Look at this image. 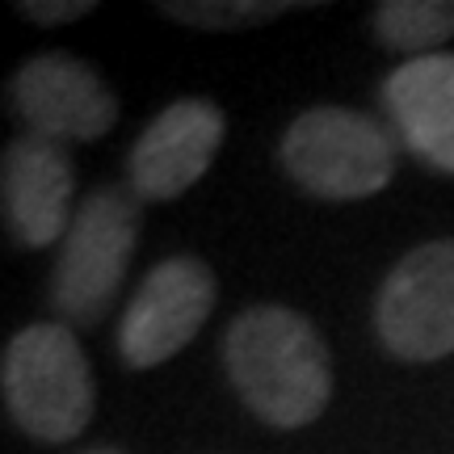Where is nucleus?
<instances>
[{"instance_id":"obj_8","label":"nucleus","mask_w":454,"mask_h":454,"mask_svg":"<svg viewBox=\"0 0 454 454\" xmlns=\"http://www.w3.org/2000/svg\"><path fill=\"white\" fill-rule=\"evenodd\" d=\"M227 135L223 110L207 98H181L164 106L127 156L130 194L139 202H173L211 168Z\"/></svg>"},{"instance_id":"obj_9","label":"nucleus","mask_w":454,"mask_h":454,"mask_svg":"<svg viewBox=\"0 0 454 454\" xmlns=\"http://www.w3.org/2000/svg\"><path fill=\"white\" fill-rule=\"evenodd\" d=\"M76 164L67 144L43 135H17L0 156V202L4 227L21 248H47L72 227Z\"/></svg>"},{"instance_id":"obj_13","label":"nucleus","mask_w":454,"mask_h":454,"mask_svg":"<svg viewBox=\"0 0 454 454\" xmlns=\"http://www.w3.org/2000/svg\"><path fill=\"white\" fill-rule=\"evenodd\" d=\"M21 9V17H30V21H38V26H64V21H76V17L93 13L98 4L93 0H21L17 4Z\"/></svg>"},{"instance_id":"obj_10","label":"nucleus","mask_w":454,"mask_h":454,"mask_svg":"<svg viewBox=\"0 0 454 454\" xmlns=\"http://www.w3.org/2000/svg\"><path fill=\"white\" fill-rule=\"evenodd\" d=\"M383 101L400 144L425 164L454 173V51L400 64L383 81Z\"/></svg>"},{"instance_id":"obj_4","label":"nucleus","mask_w":454,"mask_h":454,"mask_svg":"<svg viewBox=\"0 0 454 454\" xmlns=\"http://www.w3.org/2000/svg\"><path fill=\"white\" fill-rule=\"evenodd\" d=\"M139 240V198L130 190H93L59 244L51 303L67 328H93L114 308Z\"/></svg>"},{"instance_id":"obj_14","label":"nucleus","mask_w":454,"mask_h":454,"mask_svg":"<svg viewBox=\"0 0 454 454\" xmlns=\"http://www.w3.org/2000/svg\"><path fill=\"white\" fill-rule=\"evenodd\" d=\"M101 454H110V450H101Z\"/></svg>"},{"instance_id":"obj_2","label":"nucleus","mask_w":454,"mask_h":454,"mask_svg":"<svg viewBox=\"0 0 454 454\" xmlns=\"http://www.w3.org/2000/svg\"><path fill=\"white\" fill-rule=\"evenodd\" d=\"M0 395L21 434L38 442H72L93 421V371L76 328L64 320L21 328L0 357Z\"/></svg>"},{"instance_id":"obj_7","label":"nucleus","mask_w":454,"mask_h":454,"mask_svg":"<svg viewBox=\"0 0 454 454\" xmlns=\"http://www.w3.org/2000/svg\"><path fill=\"white\" fill-rule=\"evenodd\" d=\"M9 110L26 122V135L55 144H93L118 122L114 89L67 51L34 55L17 67L9 81Z\"/></svg>"},{"instance_id":"obj_11","label":"nucleus","mask_w":454,"mask_h":454,"mask_svg":"<svg viewBox=\"0 0 454 454\" xmlns=\"http://www.w3.org/2000/svg\"><path fill=\"white\" fill-rule=\"evenodd\" d=\"M374 38L391 51H412V59L438 55L454 43V0H387L374 9Z\"/></svg>"},{"instance_id":"obj_3","label":"nucleus","mask_w":454,"mask_h":454,"mask_svg":"<svg viewBox=\"0 0 454 454\" xmlns=\"http://www.w3.org/2000/svg\"><path fill=\"white\" fill-rule=\"evenodd\" d=\"M395 135L379 118L345 106H316L282 135V168L308 194L328 202L371 198L395 173Z\"/></svg>"},{"instance_id":"obj_5","label":"nucleus","mask_w":454,"mask_h":454,"mask_svg":"<svg viewBox=\"0 0 454 454\" xmlns=\"http://www.w3.org/2000/svg\"><path fill=\"white\" fill-rule=\"evenodd\" d=\"M374 333L400 362L454 354V240H429L395 261L374 294Z\"/></svg>"},{"instance_id":"obj_12","label":"nucleus","mask_w":454,"mask_h":454,"mask_svg":"<svg viewBox=\"0 0 454 454\" xmlns=\"http://www.w3.org/2000/svg\"><path fill=\"white\" fill-rule=\"evenodd\" d=\"M294 4L282 0H240V4H227V0H164L160 13L181 21V26H194V30H253V26H270L274 17H282Z\"/></svg>"},{"instance_id":"obj_1","label":"nucleus","mask_w":454,"mask_h":454,"mask_svg":"<svg viewBox=\"0 0 454 454\" xmlns=\"http://www.w3.org/2000/svg\"><path fill=\"white\" fill-rule=\"evenodd\" d=\"M223 366L244 408L278 429H303L333 395V366L316 325L278 303L248 308L231 320Z\"/></svg>"},{"instance_id":"obj_6","label":"nucleus","mask_w":454,"mask_h":454,"mask_svg":"<svg viewBox=\"0 0 454 454\" xmlns=\"http://www.w3.org/2000/svg\"><path fill=\"white\" fill-rule=\"evenodd\" d=\"M215 308V274L202 257H164L152 274L144 278V286L135 291V299L122 311L118 325V354L135 371H152L181 354L190 340L198 337V328L207 325V316Z\"/></svg>"}]
</instances>
